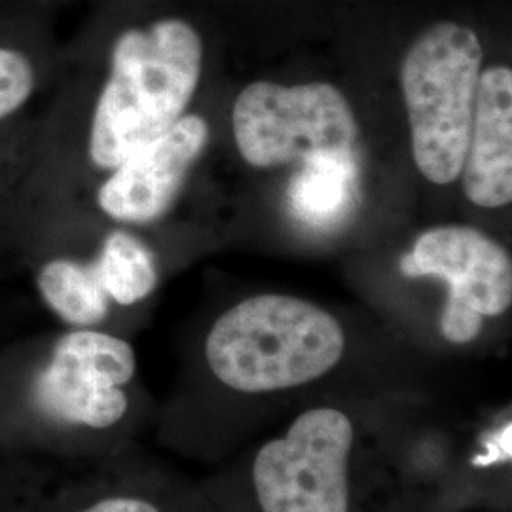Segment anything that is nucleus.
Listing matches in <instances>:
<instances>
[{
  "label": "nucleus",
  "instance_id": "nucleus-15",
  "mask_svg": "<svg viewBox=\"0 0 512 512\" xmlns=\"http://www.w3.org/2000/svg\"><path fill=\"white\" fill-rule=\"evenodd\" d=\"M512 458V423L503 425L499 431L490 435L484 444V454L473 459L476 467H492L497 463L511 461Z\"/></svg>",
  "mask_w": 512,
  "mask_h": 512
},
{
  "label": "nucleus",
  "instance_id": "nucleus-13",
  "mask_svg": "<svg viewBox=\"0 0 512 512\" xmlns=\"http://www.w3.org/2000/svg\"><path fill=\"white\" fill-rule=\"evenodd\" d=\"M110 302L135 306L158 285V270L147 245L126 232H112L93 264Z\"/></svg>",
  "mask_w": 512,
  "mask_h": 512
},
{
  "label": "nucleus",
  "instance_id": "nucleus-14",
  "mask_svg": "<svg viewBox=\"0 0 512 512\" xmlns=\"http://www.w3.org/2000/svg\"><path fill=\"white\" fill-rule=\"evenodd\" d=\"M35 90V71L25 55L0 46V120L21 109Z\"/></svg>",
  "mask_w": 512,
  "mask_h": 512
},
{
  "label": "nucleus",
  "instance_id": "nucleus-7",
  "mask_svg": "<svg viewBox=\"0 0 512 512\" xmlns=\"http://www.w3.org/2000/svg\"><path fill=\"white\" fill-rule=\"evenodd\" d=\"M406 277H440L448 300L440 332L452 344L473 342L484 317L503 315L512 304L511 255L471 226H437L423 232L399 262Z\"/></svg>",
  "mask_w": 512,
  "mask_h": 512
},
{
  "label": "nucleus",
  "instance_id": "nucleus-4",
  "mask_svg": "<svg viewBox=\"0 0 512 512\" xmlns=\"http://www.w3.org/2000/svg\"><path fill=\"white\" fill-rule=\"evenodd\" d=\"M482 44L473 29L440 21L408 50L401 69L412 156L435 184L454 183L469 147Z\"/></svg>",
  "mask_w": 512,
  "mask_h": 512
},
{
  "label": "nucleus",
  "instance_id": "nucleus-9",
  "mask_svg": "<svg viewBox=\"0 0 512 512\" xmlns=\"http://www.w3.org/2000/svg\"><path fill=\"white\" fill-rule=\"evenodd\" d=\"M207 139L209 126L203 118L183 116L114 169L97 194L99 207L112 219L129 224L160 219L177 198Z\"/></svg>",
  "mask_w": 512,
  "mask_h": 512
},
{
  "label": "nucleus",
  "instance_id": "nucleus-3",
  "mask_svg": "<svg viewBox=\"0 0 512 512\" xmlns=\"http://www.w3.org/2000/svg\"><path fill=\"white\" fill-rule=\"evenodd\" d=\"M346 348L329 311L285 294H260L222 313L205 340L220 384L241 393H274L323 378Z\"/></svg>",
  "mask_w": 512,
  "mask_h": 512
},
{
  "label": "nucleus",
  "instance_id": "nucleus-1",
  "mask_svg": "<svg viewBox=\"0 0 512 512\" xmlns=\"http://www.w3.org/2000/svg\"><path fill=\"white\" fill-rule=\"evenodd\" d=\"M135 376L131 344L97 329L0 361V456L99 458L131 425Z\"/></svg>",
  "mask_w": 512,
  "mask_h": 512
},
{
  "label": "nucleus",
  "instance_id": "nucleus-8",
  "mask_svg": "<svg viewBox=\"0 0 512 512\" xmlns=\"http://www.w3.org/2000/svg\"><path fill=\"white\" fill-rule=\"evenodd\" d=\"M95 459L0 456V512H177L150 476Z\"/></svg>",
  "mask_w": 512,
  "mask_h": 512
},
{
  "label": "nucleus",
  "instance_id": "nucleus-2",
  "mask_svg": "<svg viewBox=\"0 0 512 512\" xmlns=\"http://www.w3.org/2000/svg\"><path fill=\"white\" fill-rule=\"evenodd\" d=\"M202 63V38L184 19H160L116 38L109 80L93 112V164L116 169L173 128L198 88Z\"/></svg>",
  "mask_w": 512,
  "mask_h": 512
},
{
  "label": "nucleus",
  "instance_id": "nucleus-5",
  "mask_svg": "<svg viewBox=\"0 0 512 512\" xmlns=\"http://www.w3.org/2000/svg\"><path fill=\"white\" fill-rule=\"evenodd\" d=\"M232 128L241 158L255 167L291 164L321 152H353L357 143L348 99L327 82H253L234 103Z\"/></svg>",
  "mask_w": 512,
  "mask_h": 512
},
{
  "label": "nucleus",
  "instance_id": "nucleus-10",
  "mask_svg": "<svg viewBox=\"0 0 512 512\" xmlns=\"http://www.w3.org/2000/svg\"><path fill=\"white\" fill-rule=\"evenodd\" d=\"M467 198L480 207L512 200V71L490 67L478 78L469 147L461 169Z\"/></svg>",
  "mask_w": 512,
  "mask_h": 512
},
{
  "label": "nucleus",
  "instance_id": "nucleus-12",
  "mask_svg": "<svg viewBox=\"0 0 512 512\" xmlns=\"http://www.w3.org/2000/svg\"><path fill=\"white\" fill-rule=\"evenodd\" d=\"M37 289L46 308L73 329H95L109 317V296L93 264L48 260L38 268Z\"/></svg>",
  "mask_w": 512,
  "mask_h": 512
},
{
  "label": "nucleus",
  "instance_id": "nucleus-6",
  "mask_svg": "<svg viewBox=\"0 0 512 512\" xmlns=\"http://www.w3.org/2000/svg\"><path fill=\"white\" fill-rule=\"evenodd\" d=\"M353 440L342 410L302 412L283 437L256 452L253 486L262 512H349Z\"/></svg>",
  "mask_w": 512,
  "mask_h": 512
},
{
  "label": "nucleus",
  "instance_id": "nucleus-11",
  "mask_svg": "<svg viewBox=\"0 0 512 512\" xmlns=\"http://www.w3.org/2000/svg\"><path fill=\"white\" fill-rule=\"evenodd\" d=\"M289 186L294 219L325 230L346 219L357 196V164L353 152H321L302 160Z\"/></svg>",
  "mask_w": 512,
  "mask_h": 512
}]
</instances>
